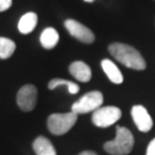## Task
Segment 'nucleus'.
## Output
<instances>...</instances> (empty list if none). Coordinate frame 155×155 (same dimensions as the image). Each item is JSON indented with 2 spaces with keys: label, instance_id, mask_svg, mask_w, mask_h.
<instances>
[{
  "label": "nucleus",
  "instance_id": "nucleus-1",
  "mask_svg": "<svg viewBox=\"0 0 155 155\" xmlns=\"http://www.w3.org/2000/svg\"><path fill=\"white\" fill-rule=\"evenodd\" d=\"M108 51L113 58L120 63L133 70H145L146 61L134 47L123 43H113L108 46Z\"/></svg>",
  "mask_w": 155,
  "mask_h": 155
},
{
  "label": "nucleus",
  "instance_id": "nucleus-2",
  "mask_svg": "<svg viewBox=\"0 0 155 155\" xmlns=\"http://www.w3.org/2000/svg\"><path fill=\"white\" fill-rule=\"evenodd\" d=\"M134 138L132 132L124 127H116V137L104 145L105 150L110 155H127L133 148Z\"/></svg>",
  "mask_w": 155,
  "mask_h": 155
},
{
  "label": "nucleus",
  "instance_id": "nucleus-3",
  "mask_svg": "<svg viewBox=\"0 0 155 155\" xmlns=\"http://www.w3.org/2000/svg\"><path fill=\"white\" fill-rule=\"evenodd\" d=\"M78 114L74 111L69 113H55L47 118V127L54 136H62L67 133L77 122Z\"/></svg>",
  "mask_w": 155,
  "mask_h": 155
},
{
  "label": "nucleus",
  "instance_id": "nucleus-4",
  "mask_svg": "<svg viewBox=\"0 0 155 155\" xmlns=\"http://www.w3.org/2000/svg\"><path fill=\"white\" fill-rule=\"evenodd\" d=\"M104 104V94L100 91H91L85 93L71 106V111L76 114H87L97 110Z\"/></svg>",
  "mask_w": 155,
  "mask_h": 155
},
{
  "label": "nucleus",
  "instance_id": "nucleus-5",
  "mask_svg": "<svg viewBox=\"0 0 155 155\" xmlns=\"http://www.w3.org/2000/svg\"><path fill=\"white\" fill-rule=\"evenodd\" d=\"M122 111L115 106H106L100 107L92 114V122L98 127H108L115 124L121 118Z\"/></svg>",
  "mask_w": 155,
  "mask_h": 155
},
{
  "label": "nucleus",
  "instance_id": "nucleus-6",
  "mask_svg": "<svg viewBox=\"0 0 155 155\" xmlns=\"http://www.w3.org/2000/svg\"><path fill=\"white\" fill-rule=\"evenodd\" d=\"M37 98H38L37 87L32 84H25L17 92V106L23 111H31L37 105Z\"/></svg>",
  "mask_w": 155,
  "mask_h": 155
},
{
  "label": "nucleus",
  "instance_id": "nucleus-7",
  "mask_svg": "<svg viewBox=\"0 0 155 155\" xmlns=\"http://www.w3.org/2000/svg\"><path fill=\"white\" fill-rule=\"evenodd\" d=\"M64 27L74 38H76L82 43L92 44L95 40V36L92 32V30L89 29L87 27H85L81 22L76 21V20H71V18L66 20L64 21Z\"/></svg>",
  "mask_w": 155,
  "mask_h": 155
},
{
  "label": "nucleus",
  "instance_id": "nucleus-8",
  "mask_svg": "<svg viewBox=\"0 0 155 155\" xmlns=\"http://www.w3.org/2000/svg\"><path fill=\"white\" fill-rule=\"evenodd\" d=\"M131 116L136 127L141 132H148L153 127V120L144 106L136 105L131 108Z\"/></svg>",
  "mask_w": 155,
  "mask_h": 155
},
{
  "label": "nucleus",
  "instance_id": "nucleus-9",
  "mask_svg": "<svg viewBox=\"0 0 155 155\" xmlns=\"http://www.w3.org/2000/svg\"><path fill=\"white\" fill-rule=\"evenodd\" d=\"M69 72L71 74L72 77L76 78L78 82H82V83L89 82L92 77L91 68L83 61L72 62L69 66Z\"/></svg>",
  "mask_w": 155,
  "mask_h": 155
},
{
  "label": "nucleus",
  "instance_id": "nucleus-10",
  "mask_svg": "<svg viewBox=\"0 0 155 155\" xmlns=\"http://www.w3.org/2000/svg\"><path fill=\"white\" fill-rule=\"evenodd\" d=\"M101 68H102V70L105 71V74L107 75V77L109 78L111 83L116 84V85L123 83V81H124L123 74L118 69V67L111 60H108V59L102 60L101 61Z\"/></svg>",
  "mask_w": 155,
  "mask_h": 155
},
{
  "label": "nucleus",
  "instance_id": "nucleus-11",
  "mask_svg": "<svg viewBox=\"0 0 155 155\" xmlns=\"http://www.w3.org/2000/svg\"><path fill=\"white\" fill-rule=\"evenodd\" d=\"M36 155H56V150L48 139L44 136H39L32 144Z\"/></svg>",
  "mask_w": 155,
  "mask_h": 155
},
{
  "label": "nucleus",
  "instance_id": "nucleus-12",
  "mask_svg": "<svg viewBox=\"0 0 155 155\" xmlns=\"http://www.w3.org/2000/svg\"><path fill=\"white\" fill-rule=\"evenodd\" d=\"M37 22H38V16L36 13L33 12L25 13L18 21V31L23 35L32 32L37 25Z\"/></svg>",
  "mask_w": 155,
  "mask_h": 155
},
{
  "label": "nucleus",
  "instance_id": "nucleus-13",
  "mask_svg": "<svg viewBox=\"0 0 155 155\" xmlns=\"http://www.w3.org/2000/svg\"><path fill=\"white\" fill-rule=\"evenodd\" d=\"M39 39H40V44L44 48L52 50L58 45L59 40H60V36L54 28H46L43 30Z\"/></svg>",
  "mask_w": 155,
  "mask_h": 155
},
{
  "label": "nucleus",
  "instance_id": "nucleus-14",
  "mask_svg": "<svg viewBox=\"0 0 155 155\" xmlns=\"http://www.w3.org/2000/svg\"><path fill=\"white\" fill-rule=\"evenodd\" d=\"M15 48H16V45L12 39L0 37V59L6 60L11 58L14 54Z\"/></svg>",
  "mask_w": 155,
  "mask_h": 155
},
{
  "label": "nucleus",
  "instance_id": "nucleus-15",
  "mask_svg": "<svg viewBox=\"0 0 155 155\" xmlns=\"http://www.w3.org/2000/svg\"><path fill=\"white\" fill-rule=\"evenodd\" d=\"M47 86H48L50 90H54L55 87H59V86H66L70 94H76L79 91V86L76 83L70 82V81H66V79H61V78L52 79Z\"/></svg>",
  "mask_w": 155,
  "mask_h": 155
},
{
  "label": "nucleus",
  "instance_id": "nucleus-16",
  "mask_svg": "<svg viewBox=\"0 0 155 155\" xmlns=\"http://www.w3.org/2000/svg\"><path fill=\"white\" fill-rule=\"evenodd\" d=\"M13 5V0H0V13L9 9Z\"/></svg>",
  "mask_w": 155,
  "mask_h": 155
},
{
  "label": "nucleus",
  "instance_id": "nucleus-17",
  "mask_svg": "<svg viewBox=\"0 0 155 155\" xmlns=\"http://www.w3.org/2000/svg\"><path fill=\"white\" fill-rule=\"evenodd\" d=\"M146 155H155V138L148 144L147 150H146Z\"/></svg>",
  "mask_w": 155,
  "mask_h": 155
},
{
  "label": "nucleus",
  "instance_id": "nucleus-18",
  "mask_svg": "<svg viewBox=\"0 0 155 155\" xmlns=\"http://www.w3.org/2000/svg\"><path fill=\"white\" fill-rule=\"evenodd\" d=\"M79 155H98V154L95 152H93V150H84L82 153H79Z\"/></svg>",
  "mask_w": 155,
  "mask_h": 155
},
{
  "label": "nucleus",
  "instance_id": "nucleus-19",
  "mask_svg": "<svg viewBox=\"0 0 155 155\" xmlns=\"http://www.w3.org/2000/svg\"><path fill=\"white\" fill-rule=\"evenodd\" d=\"M84 1H86V2H93L94 0H84Z\"/></svg>",
  "mask_w": 155,
  "mask_h": 155
}]
</instances>
